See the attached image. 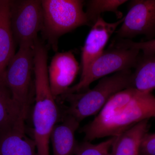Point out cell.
Instances as JSON below:
<instances>
[{
    "label": "cell",
    "mask_w": 155,
    "mask_h": 155,
    "mask_svg": "<svg viewBox=\"0 0 155 155\" xmlns=\"http://www.w3.org/2000/svg\"><path fill=\"white\" fill-rule=\"evenodd\" d=\"M155 119V97L133 87L117 93L110 99L94 119L81 128L84 141L116 137L150 118Z\"/></svg>",
    "instance_id": "cell-1"
},
{
    "label": "cell",
    "mask_w": 155,
    "mask_h": 155,
    "mask_svg": "<svg viewBox=\"0 0 155 155\" xmlns=\"http://www.w3.org/2000/svg\"><path fill=\"white\" fill-rule=\"evenodd\" d=\"M47 62V48L36 45L34 50L35 104L32 120L37 155H49L50 136L60 116L50 87Z\"/></svg>",
    "instance_id": "cell-2"
},
{
    "label": "cell",
    "mask_w": 155,
    "mask_h": 155,
    "mask_svg": "<svg viewBox=\"0 0 155 155\" xmlns=\"http://www.w3.org/2000/svg\"><path fill=\"white\" fill-rule=\"evenodd\" d=\"M132 73L130 70L116 72L111 76L102 78L94 88L61 96L69 103L65 114L80 122L98 114L115 94L132 87Z\"/></svg>",
    "instance_id": "cell-3"
},
{
    "label": "cell",
    "mask_w": 155,
    "mask_h": 155,
    "mask_svg": "<svg viewBox=\"0 0 155 155\" xmlns=\"http://www.w3.org/2000/svg\"><path fill=\"white\" fill-rule=\"evenodd\" d=\"M43 13V34L53 49H58V39L65 34L84 25H90L84 1L41 0Z\"/></svg>",
    "instance_id": "cell-4"
},
{
    "label": "cell",
    "mask_w": 155,
    "mask_h": 155,
    "mask_svg": "<svg viewBox=\"0 0 155 155\" xmlns=\"http://www.w3.org/2000/svg\"><path fill=\"white\" fill-rule=\"evenodd\" d=\"M140 51L136 49L111 47L97 58L85 73L81 75L79 82L70 87L65 94L85 91L97 79L111 73L135 68Z\"/></svg>",
    "instance_id": "cell-5"
},
{
    "label": "cell",
    "mask_w": 155,
    "mask_h": 155,
    "mask_svg": "<svg viewBox=\"0 0 155 155\" xmlns=\"http://www.w3.org/2000/svg\"><path fill=\"white\" fill-rule=\"evenodd\" d=\"M33 47L19 45L5 74V83L13 98L22 110L27 113L30 104L31 76L34 71Z\"/></svg>",
    "instance_id": "cell-6"
},
{
    "label": "cell",
    "mask_w": 155,
    "mask_h": 155,
    "mask_svg": "<svg viewBox=\"0 0 155 155\" xmlns=\"http://www.w3.org/2000/svg\"><path fill=\"white\" fill-rule=\"evenodd\" d=\"M11 29L19 46H33L43 25L41 1H10Z\"/></svg>",
    "instance_id": "cell-7"
},
{
    "label": "cell",
    "mask_w": 155,
    "mask_h": 155,
    "mask_svg": "<svg viewBox=\"0 0 155 155\" xmlns=\"http://www.w3.org/2000/svg\"><path fill=\"white\" fill-rule=\"evenodd\" d=\"M119 38H133L143 35L148 40L155 37V0H134L121 27L116 31Z\"/></svg>",
    "instance_id": "cell-8"
},
{
    "label": "cell",
    "mask_w": 155,
    "mask_h": 155,
    "mask_svg": "<svg viewBox=\"0 0 155 155\" xmlns=\"http://www.w3.org/2000/svg\"><path fill=\"white\" fill-rule=\"evenodd\" d=\"M78 62L71 51L58 52L48 67L50 87L55 98L65 94L79 71Z\"/></svg>",
    "instance_id": "cell-9"
},
{
    "label": "cell",
    "mask_w": 155,
    "mask_h": 155,
    "mask_svg": "<svg viewBox=\"0 0 155 155\" xmlns=\"http://www.w3.org/2000/svg\"><path fill=\"white\" fill-rule=\"evenodd\" d=\"M124 19V17L116 22L110 23L100 17L92 25L82 49L81 75L104 51L108 41Z\"/></svg>",
    "instance_id": "cell-10"
},
{
    "label": "cell",
    "mask_w": 155,
    "mask_h": 155,
    "mask_svg": "<svg viewBox=\"0 0 155 155\" xmlns=\"http://www.w3.org/2000/svg\"><path fill=\"white\" fill-rule=\"evenodd\" d=\"M25 123L23 120L0 132V155H37L34 140L25 133Z\"/></svg>",
    "instance_id": "cell-11"
},
{
    "label": "cell",
    "mask_w": 155,
    "mask_h": 155,
    "mask_svg": "<svg viewBox=\"0 0 155 155\" xmlns=\"http://www.w3.org/2000/svg\"><path fill=\"white\" fill-rule=\"evenodd\" d=\"M80 122L69 115H65L62 122L53 128L50 141L52 145L53 155L75 154L78 144L75 133L79 127Z\"/></svg>",
    "instance_id": "cell-12"
},
{
    "label": "cell",
    "mask_w": 155,
    "mask_h": 155,
    "mask_svg": "<svg viewBox=\"0 0 155 155\" xmlns=\"http://www.w3.org/2000/svg\"><path fill=\"white\" fill-rule=\"evenodd\" d=\"M14 40L11 27L10 1L0 0V82L5 84L6 69L15 54Z\"/></svg>",
    "instance_id": "cell-13"
},
{
    "label": "cell",
    "mask_w": 155,
    "mask_h": 155,
    "mask_svg": "<svg viewBox=\"0 0 155 155\" xmlns=\"http://www.w3.org/2000/svg\"><path fill=\"white\" fill-rule=\"evenodd\" d=\"M148 120L139 122L116 136L111 148V155H140L142 142L147 133Z\"/></svg>",
    "instance_id": "cell-14"
},
{
    "label": "cell",
    "mask_w": 155,
    "mask_h": 155,
    "mask_svg": "<svg viewBox=\"0 0 155 155\" xmlns=\"http://www.w3.org/2000/svg\"><path fill=\"white\" fill-rule=\"evenodd\" d=\"M27 114L15 101L5 84L0 82V132L10 130L25 120Z\"/></svg>",
    "instance_id": "cell-15"
},
{
    "label": "cell",
    "mask_w": 155,
    "mask_h": 155,
    "mask_svg": "<svg viewBox=\"0 0 155 155\" xmlns=\"http://www.w3.org/2000/svg\"><path fill=\"white\" fill-rule=\"evenodd\" d=\"M135 68L132 73V87L151 93L155 89V55L139 56Z\"/></svg>",
    "instance_id": "cell-16"
},
{
    "label": "cell",
    "mask_w": 155,
    "mask_h": 155,
    "mask_svg": "<svg viewBox=\"0 0 155 155\" xmlns=\"http://www.w3.org/2000/svg\"><path fill=\"white\" fill-rule=\"evenodd\" d=\"M125 0H91L87 3L86 14L90 25H92L97 19L104 12L115 13L118 18H122V14L119 8L124 3Z\"/></svg>",
    "instance_id": "cell-17"
},
{
    "label": "cell",
    "mask_w": 155,
    "mask_h": 155,
    "mask_svg": "<svg viewBox=\"0 0 155 155\" xmlns=\"http://www.w3.org/2000/svg\"><path fill=\"white\" fill-rule=\"evenodd\" d=\"M116 137L108 138L98 144L84 141L78 144L75 155H111V148Z\"/></svg>",
    "instance_id": "cell-18"
},
{
    "label": "cell",
    "mask_w": 155,
    "mask_h": 155,
    "mask_svg": "<svg viewBox=\"0 0 155 155\" xmlns=\"http://www.w3.org/2000/svg\"><path fill=\"white\" fill-rule=\"evenodd\" d=\"M114 47L136 49L142 51L143 54L155 55V39L141 42H134L129 39H122L113 45Z\"/></svg>",
    "instance_id": "cell-19"
},
{
    "label": "cell",
    "mask_w": 155,
    "mask_h": 155,
    "mask_svg": "<svg viewBox=\"0 0 155 155\" xmlns=\"http://www.w3.org/2000/svg\"><path fill=\"white\" fill-rule=\"evenodd\" d=\"M140 155H155V133L145 135L140 150Z\"/></svg>",
    "instance_id": "cell-20"
}]
</instances>
